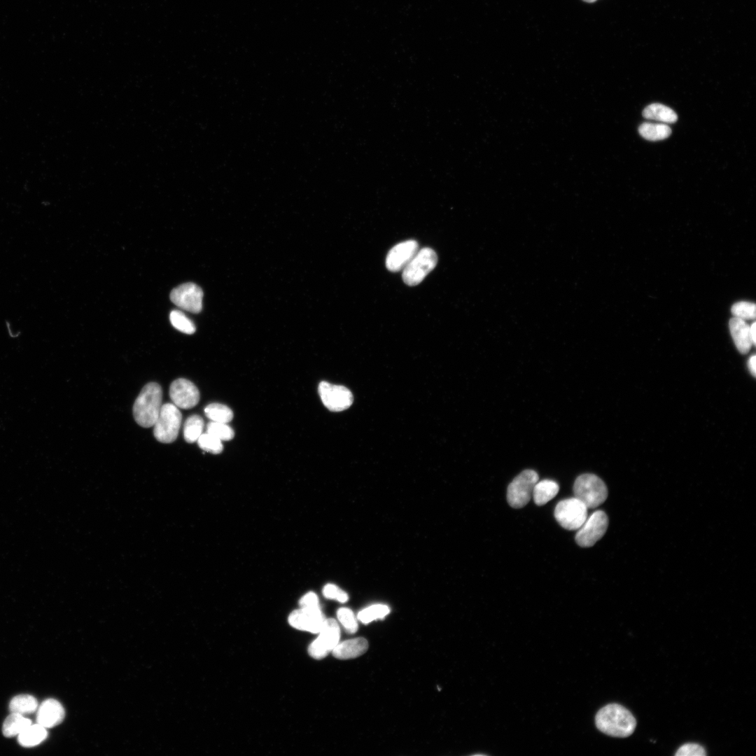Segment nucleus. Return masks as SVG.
Returning a JSON list of instances; mask_svg holds the SVG:
<instances>
[{
  "label": "nucleus",
  "mask_w": 756,
  "mask_h": 756,
  "mask_svg": "<svg viewBox=\"0 0 756 756\" xmlns=\"http://www.w3.org/2000/svg\"><path fill=\"white\" fill-rule=\"evenodd\" d=\"M595 723L601 732L620 738L630 736L636 726V720L631 712L617 704L601 708L596 715Z\"/></svg>",
  "instance_id": "nucleus-1"
},
{
  "label": "nucleus",
  "mask_w": 756,
  "mask_h": 756,
  "mask_svg": "<svg viewBox=\"0 0 756 756\" xmlns=\"http://www.w3.org/2000/svg\"><path fill=\"white\" fill-rule=\"evenodd\" d=\"M587 510V507L578 498H569L557 503L554 517L564 528L578 530L588 517Z\"/></svg>",
  "instance_id": "nucleus-6"
},
{
  "label": "nucleus",
  "mask_w": 756,
  "mask_h": 756,
  "mask_svg": "<svg viewBox=\"0 0 756 756\" xmlns=\"http://www.w3.org/2000/svg\"><path fill=\"white\" fill-rule=\"evenodd\" d=\"M582 1H584L585 2H588V3H593V2H595L597 0H582Z\"/></svg>",
  "instance_id": "nucleus-37"
},
{
  "label": "nucleus",
  "mask_w": 756,
  "mask_h": 756,
  "mask_svg": "<svg viewBox=\"0 0 756 756\" xmlns=\"http://www.w3.org/2000/svg\"><path fill=\"white\" fill-rule=\"evenodd\" d=\"M162 390L160 384L150 382L145 385L133 405L136 422L144 428L153 426L162 405Z\"/></svg>",
  "instance_id": "nucleus-2"
},
{
  "label": "nucleus",
  "mask_w": 756,
  "mask_h": 756,
  "mask_svg": "<svg viewBox=\"0 0 756 756\" xmlns=\"http://www.w3.org/2000/svg\"><path fill=\"white\" fill-rule=\"evenodd\" d=\"M559 484L551 479L537 482L534 486L532 496L537 505H543L552 500L558 493Z\"/></svg>",
  "instance_id": "nucleus-18"
},
{
  "label": "nucleus",
  "mask_w": 756,
  "mask_h": 756,
  "mask_svg": "<svg viewBox=\"0 0 756 756\" xmlns=\"http://www.w3.org/2000/svg\"><path fill=\"white\" fill-rule=\"evenodd\" d=\"M47 736L45 727L38 724H31L18 735V741L22 747L31 748L42 743Z\"/></svg>",
  "instance_id": "nucleus-19"
},
{
  "label": "nucleus",
  "mask_w": 756,
  "mask_h": 756,
  "mask_svg": "<svg viewBox=\"0 0 756 756\" xmlns=\"http://www.w3.org/2000/svg\"><path fill=\"white\" fill-rule=\"evenodd\" d=\"M538 479V473L533 470H524L515 477L507 487L509 505L513 508L524 507L531 500Z\"/></svg>",
  "instance_id": "nucleus-7"
},
{
  "label": "nucleus",
  "mask_w": 756,
  "mask_h": 756,
  "mask_svg": "<svg viewBox=\"0 0 756 756\" xmlns=\"http://www.w3.org/2000/svg\"><path fill=\"white\" fill-rule=\"evenodd\" d=\"M169 396L178 408L190 409L200 400V392L197 386L190 381L179 378L169 387Z\"/></svg>",
  "instance_id": "nucleus-13"
},
{
  "label": "nucleus",
  "mask_w": 756,
  "mask_h": 756,
  "mask_svg": "<svg viewBox=\"0 0 756 756\" xmlns=\"http://www.w3.org/2000/svg\"><path fill=\"white\" fill-rule=\"evenodd\" d=\"M755 332H756V325H755V323L753 322L750 326V338L752 340L753 345L755 344V341H756V338H755L756 333H755Z\"/></svg>",
  "instance_id": "nucleus-36"
},
{
  "label": "nucleus",
  "mask_w": 756,
  "mask_h": 756,
  "mask_svg": "<svg viewBox=\"0 0 756 756\" xmlns=\"http://www.w3.org/2000/svg\"><path fill=\"white\" fill-rule=\"evenodd\" d=\"M203 291L193 283L183 284L170 293L172 302L179 308L192 313H199L202 308Z\"/></svg>",
  "instance_id": "nucleus-11"
},
{
  "label": "nucleus",
  "mask_w": 756,
  "mask_h": 756,
  "mask_svg": "<svg viewBox=\"0 0 756 756\" xmlns=\"http://www.w3.org/2000/svg\"><path fill=\"white\" fill-rule=\"evenodd\" d=\"M172 325L178 330L191 335L195 332L194 323L181 311L173 310L169 314Z\"/></svg>",
  "instance_id": "nucleus-26"
},
{
  "label": "nucleus",
  "mask_w": 756,
  "mask_h": 756,
  "mask_svg": "<svg viewBox=\"0 0 756 756\" xmlns=\"http://www.w3.org/2000/svg\"><path fill=\"white\" fill-rule=\"evenodd\" d=\"M438 256L429 247L419 249L411 260L402 270V279L409 286H416L435 268Z\"/></svg>",
  "instance_id": "nucleus-4"
},
{
  "label": "nucleus",
  "mask_w": 756,
  "mask_h": 756,
  "mask_svg": "<svg viewBox=\"0 0 756 756\" xmlns=\"http://www.w3.org/2000/svg\"><path fill=\"white\" fill-rule=\"evenodd\" d=\"M318 393L323 405L332 412L348 409L353 403V395L345 386L321 382Z\"/></svg>",
  "instance_id": "nucleus-10"
},
{
  "label": "nucleus",
  "mask_w": 756,
  "mask_h": 756,
  "mask_svg": "<svg viewBox=\"0 0 756 756\" xmlns=\"http://www.w3.org/2000/svg\"><path fill=\"white\" fill-rule=\"evenodd\" d=\"M325 620L318 606L295 610L290 614L288 620L295 629L318 634Z\"/></svg>",
  "instance_id": "nucleus-12"
},
{
  "label": "nucleus",
  "mask_w": 756,
  "mask_h": 756,
  "mask_svg": "<svg viewBox=\"0 0 756 756\" xmlns=\"http://www.w3.org/2000/svg\"><path fill=\"white\" fill-rule=\"evenodd\" d=\"M368 649V642L364 638H356L344 640L332 650V655L339 659H349L358 657Z\"/></svg>",
  "instance_id": "nucleus-17"
},
{
  "label": "nucleus",
  "mask_w": 756,
  "mask_h": 756,
  "mask_svg": "<svg viewBox=\"0 0 756 756\" xmlns=\"http://www.w3.org/2000/svg\"><path fill=\"white\" fill-rule=\"evenodd\" d=\"M38 707L36 698L29 694H20L14 696L10 701V713L26 715L34 713Z\"/></svg>",
  "instance_id": "nucleus-23"
},
{
  "label": "nucleus",
  "mask_w": 756,
  "mask_h": 756,
  "mask_svg": "<svg viewBox=\"0 0 756 756\" xmlns=\"http://www.w3.org/2000/svg\"><path fill=\"white\" fill-rule=\"evenodd\" d=\"M31 724V721L22 715L11 713L4 720L2 732L7 738L14 737Z\"/></svg>",
  "instance_id": "nucleus-21"
},
{
  "label": "nucleus",
  "mask_w": 756,
  "mask_h": 756,
  "mask_svg": "<svg viewBox=\"0 0 756 756\" xmlns=\"http://www.w3.org/2000/svg\"><path fill=\"white\" fill-rule=\"evenodd\" d=\"M573 493L588 509L597 507L608 497V489L603 481L591 473L582 474L576 478Z\"/></svg>",
  "instance_id": "nucleus-3"
},
{
  "label": "nucleus",
  "mask_w": 756,
  "mask_h": 756,
  "mask_svg": "<svg viewBox=\"0 0 756 756\" xmlns=\"http://www.w3.org/2000/svg\"><path fill=\"white\" fill-rule=\"evenodd\" d=\"M65 716L62 705L53 699L43 701L37 708L36 722L42 727L52 728L60 724Z\"/></svg>",
  "instance_id": "nucleus-15"
},
{
  "label": "nucleus",
  "mask_w": 756,
  "mask_h": 756,
  "mask_svg": "<svg viewBox=\"0 0 756 756\" xmlns=\"http://www.w3.org/2000/svg\"><path fill=\"white\" fill-rule=\"evenodd\" d=\"M181 420V412L175 405L163 404L153 425V435L155 439L162 443H172L175 441L178 437Z\"/></svg>",
  "instance_id": "nucleus-5"
},
{
  "label": "nucleus",
  "mask_w": 756,
  "mask_h": 756,
  "mask_svg": "<svg viewBox=\"0 0 756 756\" xmlns=\"http://www.w3.org/2000/svg\"><path fill=\"white\" fill-rule=\"evenodd\" d=\"M337 616L338 620L348 633L354 634L357 631V621L354 612L350 609L346 608H340L337 610Z\"/></svg>",
  "instance_id": "nucleus-31"
},
{
  "label": "nucleus",
  "mask_w": 756,
  "mask_h": 756,
  "mask_svg": "<svg viewBox=\"0 0 756 756\" xmlns=\"http://www.w3.org/2000/svg\"><path fill=\"white\" fill-rule=\"evenodd\" d=\"M204 425L203 419L197 414H193L187 418L183 426L185 440L188 443L197 441L202 434Z\"/></svg>",
  "instance_id": "nucleus-24"
},
{
  "label": "nucleus",
  "mask_w": 756,
  "mask_h": 756,
  "mask_svg": "<svg viewBox=\"0 0 756 756\" xmlns=\"http://www.w3.org/2000/svg\"><path fill=\"white\" fill-rule=\"evenodd\" d=\"M390 612L386 605L376 604L362 610L358 614V619L364 624H368L377 619H383Z\"/></svg>",
  "instance_id": "nucleus-27"
},
{
  "label": "nucleus",
  "mask_w": 756,
  "mask_h": 756,
  "mask_svg": "<svg viewBox=\"0 0 756 756\" xmlns=\"http://www.w3.org/2000/svg\"><path fill=\"white\" fill-rule=\"evenodd\" d=\"M418 250L419 244L415 240H407L395 245L386 255L387 269L393 272L403 270Z\"/></svg>",
  "instance_id": "nucleus-14"
},
{
  "label": "nucleus",
  "mask_w": 756,
  "mask_h": 756,
  "mask_svg": "<svg viewBox=\"0 0 756 756\" xmlns=\"http://www.w3.org/2000/svg\"><path fill=\"white\" fill-rule=\"evenodd\" d=\"M206 416L212 421L227 424L233 418V412L230 407L220 403H211L204 409Z\"/></svg>",
  "instance_id": "nucleus-25"
},
{
  "label": "nucleus",
  "mask_w": 756,
  "mask_h": 756,
  "mask_svg": "<svg viewBox=\"0 0 756 756\" xmlns=\"http://www.w3.org/2000/svg\"><path fill=\"white\" fill-rule=\"evenodd\" d=\"M748 369H749L750 373L752 374V375L753 377H755V374H756V357H755V354H753L752 356H751L749 358L748 361Z\"/></svg>",
  "instance_id": "nucleus-35"
},
{
  "label": "nucleus",
  "mask_w": 756,
  "mask_h": 756,
  "mask_svg": "<svg viewBox=\"0 0 756 756\" xmlns=\"http://www.w3.org/2000/svg\"><path fill=\"white\" fill-rule=\"evenodd\" d=\"M734 317L743 320L755 318V305L749 302H738L733 304L731 309Z\"/></svg>",
  "instance_id": "nucleus-30"
},
{
  "label": "nucleus",
  "mask_w": 756,
  "mask_h": 756,
  "mask_svg": "<svg viewBox=\"0 0 756 756\" xmlns=\"http://www.w3.org/2000/svg\"><path fill=\"white\" fill-rule=\"evenodd\" d=\"M197 441L202 449L211 454H219L223 449L221 440L208 433H202Z\"/></svg>",
  "instance_id": "nucleus-29"
},
{
  "label": "nucleus",
  "mask_w": 756,
  "mask_h": 756,
  "mask_svg": "<svg viewBox=\"0 0 756 756\" xmlns=\"http://www.w3.org/2000/svg\"><path fill=\"white\" fill-rule=\"evenodd\" d=\"M729 327L738 351L743 354L748 353L753 345L750 335V326L745 320L734 316L729 320Z\"/></svg>",
  "instance_id": "nucleus-16"
},
{
  "label": "nucleus",
  "mask_w": 756,
  "mask_h": 756,
  "mask_svg": "<svg viewBox=\"0 0 756 756\" xmlns=\"http://www.w3.org/2000/svg\"><path fill=\"white\" fill-rule=\"evenodd\" d=\"M206 433L216 437L221 441H229L234 435L233 429L227 424L212 421L207 424Z\"/></svg>",
  "instance_id": "nucleus-28"
},
{
  "label": "nucleus",
  "mask_w": 756,
  "mask_h": 756,
  "mask_svg": "<svg viewBox=\"0 0 756 756\" xmlns=\"http://www.w3.org/2000/svg\"><path fill=\"white\" fill-rule=\"evenodd\" d=\"M323 594L327 598L336 599L341 603H345L348 600L346 593L332 584H326L323 589Z\"/></svg>",
  "instance_id": "nucleus-33"
},
{
  "label": "nucleus",
  "mask_w": 756,
  "mask_h": 756,
  "mask_svg": "<svg viewBox=\"0 0 756 756\" xmlns=\"http://www.w3.org/2000/svg\"><path fill=\"white\" fill-rule=\"evenodd\" d=\"M638 132L649 141L663 140L671 134V127L664 123L643 122L639 126Z\"/></svg>",
  "instance_id": "nucleus-22"
},
{
  "label": "nucleus",
  "mask_w": 756,
  "mask_h": 756,
  "mask_svg": "<svg viewBox=\"0 0 756 756\" xmlns=\"http://www.w3.org/2000/svg\"><path fill=\"white\" fill-rule=\"evenodd\" d=\"M644 118L660 121L664 123H673L678 119L676 112L669 107L661 104H652L643 111Z\"/></svg>",
  "instance_id": "nucleus-20"
},
{
  "label": "nucleus",
  "mask_w": 756,
  "mask_h": 756,
  "mask_svg": "<svg viewBox=\"0 0 756 756\" xmlns=\"http://www.w3.org/2000/svg\"><path fill=\"white\" fill-rule=\"evenodd\" d=\"M705 749L697 743H686L681 746L676 752V756H704Z\"/></svg>",
  "instance_id": "nucleus-32"
},
{
  "label": "nucleus",
  "mask_w": 756,
  "mask_h": 756,
  "mask_svg": "<svg viewBox=\"0 0 756 756\" xmlns=\"http://www.w3.org/2000/svg\"><path fill=\"white\" fill-rule=\"evenodd\" d=\"M608 526V518L602 510H596L587 518L584 524L578 529L575 541L582 547L593 546L606 533Z\"/></svg>",
  "instance_id": "nucleus-8"
},
{
  "label": "nucleus",
  "mask_w": 756,
  "mask_h": 756,
  "mask_svg": "<svg viewBox=\"0 0 756 756\" xmlns=\"http://www.w3.org/2000/svg\"><path fill=\"white\" fill-rule=\"evenodd\" d=\"M299 604L301 608H312L318 606V600L316 594L314 592H309L304 595L299 601Z\"/></svg>",
  "instance_id": "nucleus-34"
},
{
  "label": "nucleus",
  "mask_w": 756,
  "mask_h": 756,
  "mask_svg": "<svg viewBox=\"0 0 756 756\" xmlns=\"http://www.w3.org/2000/svg\"><path fill=\"white\" fill-rule=\"evenodd\" d=\"M318 634L308 648L309 655L316 659L326 657L338 644L340 637L339 624L332 618L326 619Z\"/></svg>",
  "instance_id": "nucleus-9"
}]
</instances>
